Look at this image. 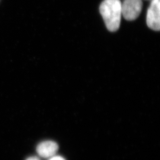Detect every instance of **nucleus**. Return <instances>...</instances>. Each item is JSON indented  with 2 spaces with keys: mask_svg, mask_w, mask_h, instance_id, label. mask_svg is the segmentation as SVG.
<instances>
[{
  "mask_svg": "<svg viewBox=\"0 0 160 160\" xmlns=\"http://www.w3.org/2000/svg\"><path fill=\"white\" fill-rule=\"evenodd\" d=\"M149 1H152V0H149Z\"/></svg>",
  "mask_w": 160,
  "mask_h": 160,
  "instance_id": "obj_7",
  "label": "nucleus"
},
{
  "mask_svg": "<svg viewBox=\"0 0 160 160\" xmlns=\"http://www.w3.org/2000/svg\"><path fill=\"white\" fill-rule=\"evenodd\" d=\"M49 160H66L62 157L61 156H58V155H55L52 157L51 158H49Z\"/></svg>",
  "mask_w": 160,
  "mask_h": 160,
  "instance_id": "obj_5",
  "label": "nucleus"
},
{
  "mask_svg": "<svg viewBox=\"0 0 160 160\" xmlns=\"http://www.w3.org/2000/svg\"><path fill=\"white\" fill-rule=\"evenodd\" d=\"M99 10L109 31L114 32L119 29L122 16L120 0H104Z\"/></svg>",
  "mask_w": 160,
  "mask_h": 160,
  "instance_id": "obj_1",
  "label": "nucleus"
},
{
  "mask_svg": "<svg viewBox=\"0 0 160 160\" xmlns=\"http://www.w3.org/2000/svg\"><path fill=\"white\" fill-rule=\"evenodd\" d=\"M147 24L149 29L155 31L160 30V0L151 1L147 12Z\"/></svg>",
  "mask_w": 160,
  "mask_h": 160,
  "instance_id": "obj_3",
  "label": "nucleus"
},
{
  "mask_svg": "<svg viewBox=\"0 0 160 160\" xmlns=\"http://www.w3.org/2000/svg\"><path fill=\"white\" fill-rule=\"evenodd\" d=\"M142 0H124L122 4V15L128 21L137 19L142 9Z\"/></svg>",
  "mask_w": 160,
  "mask_h": 160,
  "instance_id": "obj_2",
  "label": "nucleus"
},
{
  "mask_svg": "<svg viewBox=\"0 0 160 160\" xmlns=\"http://www.w3.org/2000/svg\"><path fill=\"white\" fill-rule=\"evenodd\" d=\"M26 160H40L39 158H38V157L36 156H32V157H30L29 158H28Z\"/></svg>",
  "mask_w": 160,
  "mask_h": 160,
  "instance_id": "obj_6",
  "label": "nucleus"
},
{
  "mask_svg": "<svg viewBox=\"0 0 160 160\" xmlns=\"http://www.w3.org/2000/svg\"><path fill=\"white\" fill-rule=\"evenodd\" d=\"M59 148L57 142L52 141H45L40 142L36 148L38 155L44 158H50L56 155Z\"/></svg>",
  "mask_w": 160,
  "mask_h": 160,
  "instance_id": "obj_4",
  "label": "nucleus"
}]
</instances>
